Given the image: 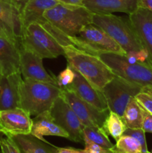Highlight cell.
Returning a JSON list of instances; mask_svg holds the SVG:
<instances>
[{
    "mask_svg": "<svg viewBox=\"0 0 152 153\" xmlns=\"http://www.w3.org/2000/svg\"><path fill=\"white\" fill-rule=\"evenodd\" d=\"M68 65L80 73L96 89L104 87L114 78L110 69L96 55L80 50L73 45L63 46Z\"/></svg>",
    "mask_w": 152,
    "mask_h": 153,
    "instance_id": "1",
    "label": "cell"
},
{
    "mask_svg": "<svg viewBox=\"0 0 152 153\" xmlns=\"http://www.w3.org/2000/svg\"><path fill=\"white\" fill-rule=\"evenodd\" d=\"M61 94V89L57 85L30 79H23L20 85L19 108L31 116H37L50 110Z\"/></svg>",
    "mask_w": 152,
    "mask_h": 153,
    "instance_id": "2",
    "label": "cell"
},
{
    "mask_svg": "<svg viewBox=\"0 0 152 153\" xmlns=\"http://www.w3.org/2000/svg\"><path fill=\"white\" fill-rule=\"evenodd\" d=\"M92 15L84 6H68L58 4L46 10L43 16L67 37L77 35L85 25L92 22Z\"/></svg>",
    "mask_w": 152,
    "mask_h": 153,
    "instance_id": "3",
    "label": "cell"
},
{
    "mask_svg": "<svg viewBox=\"0 0 152 153\" xmlns=\"http://www.w3.org/2000/svg\"><path fill=\"white\" fill-rule=\"evenodd\" d=\"M72 44L83 52L98 56L101 53H116L125 55L126 52L102 28L94 23L82 28L78 34L69 37Z\"/></svg>",
    "mask_w": 152,
    "mask_h": 153,
    "instance_id": "4",
    "label": "cell"
},
{
    "mask_svg": "<svg viewBox=\"0 0 152 153\" xmlns=\"http://www.w3.org/2000/svg\"><path fill=\"white\" fill-rule=\"evenodd\" d=\"M92 23L102 28L125 52L143 49L129 19L110 14H93Z\"/></svg>",
    "mask_w": 152,
    "mask_h": 153,
    "instance_id": "5",
    "label": "cell"
},
{
    "mask_svg": "<svg viewBox=\"0 0 152 153\" xmlns=\"http://www.w3.org/2000/svg\"><path fill=\"white\" fill-rule=\"evenodd\" d=\"M98 58L119 76L142 88L152 87V66L148 63H130L125 55L116 53H101Z\"/></svg>",
    "mask_w": 152,
    "mask_h": 153,
    "instance_id": "6",
    "label": "cell"
},
{
    "mask_svg": "<svg viewBox=\"0 0 152 153\" xmlns=\"http://www.w3.org/2000/svg\"><path fill=\"white\" fill-rule=\"evenodd\" d=\"M43 58H55L64 55L63 47L41 25L31 23L25 27L20 44Z\"/></svg>",
    "mask_w": 152,
    "mask_h": 153,
    "instance_id": "7",
    "label": "cell"
},
{
    "mask_svg": "<svg viewBox=\"0 0 152 153\" xmlns=\"http://www.w3.org/2000/svg\"><path fill=\"white\" fill-rule=\"evenodd\" d=\"M139 85L115 76L102 89L103 95L110 111L122 117L125 108L133 98L142 91Z\"/></svg>",
    "mask_w": 152,
    "mask_h": 153,
    "instance_id": "8",
    "label": "cell"
},
{
    "mask_svg": "<svg viewBox=\"0 0 152 153\" xmlns=\"http://www.w3.org/2000/svg\"><path fill=\"white\" fill-rule=\"evenodd\" d=\"M55 122L69 134V140L81 143L83 138V125L69 105L60 96L49 110Z\"/></svg>",
    "mask_w": 152,
    "mask_h": 153,
    "instance_id": "9",
    "label": "cell"
},
{
    "mask_svg": "<svg viewBox=\"0 0 152 153\" xmlns=\"http://www.w3.org/2000/svg\"><path fill=\"white\" fill-rule=\"evenodd\" d=\"M61 97L69 105L84 126L103 128L110 110L101 111L77 97L69 89L61 90Z\"/></svg>",
    "mask_w": 152,
    "mask_h": 153,
    "instance_id": "10",
    "label": "cell"
},
{
    "mask_svg": "<svg viewBox=\"0 0 152 153\" xmlns=\"http://www.w3.org/2000/svg\"><path fill=\"white\" fill-rule=\"evenodd\" d=\"M32 119L22 108L0 111V133L7 137L31 134Z\"/></svg>",
    "mask_w": 152,
    "mask_h": 153,
    "instance_id": "11",
    "label": "cell"
},
{
    "mask_svg": "<svg viewBox=\"0 0 152 153\" xmlns=\"http://www.w3.org/2000/svg\"><path fill=\"white\" fill-rule=\"evenodd\" d=\"M20 72L23 79H33L58 86L56 77L49 74L43 65V58L29 49L19 46Z\"/></svg>",
    "mask_w": 152,
    "mask_h": 153,
    "instance_id": "12",
    "label": "cell"
},
{
    "mask_svg": "<svg viewBox=\"0 0 152 153\" xmlns=\"http://www.w3.org/2000/svg\"><path fill=\"white\" fill-rule=\"evenodd\" d=\"M128 16L142 46L148 54L149 61L152 66V12L145 7H138Z\"/></svg>",
    "mask_w": 152,
    "mask_h": 153,
    "instance_id": "13",
    "label": "cell"
},
{
    "mask_svg": "<svg viewBox=\"0 0 152 153\" xmlns=\"http://www.w3.org/2000/svg\"><path fill=\"white\" fill-rule=\"evenodd\" d=\"M21 72L0 77V111L19 107Z\"/></svg>",
    "mask_w": 152,
    "mask_h": 153,
    "instance_id": "14",
    "label": "cell"
},
{
    "mask_svg": "<svg viewBox=\"0 0 152 153\" xmlns=\"http://www.w3.org/2000/svg\"><path fill=\"white\" fill-rule=\"evenodd\" d=\"M74 71L75 75L74 81L65 89L73 91L81 100H84L99 110H109L102 91L96 89L80 73L75 70Z\"/></svg>",
    "mask_w": 152,
    "mask_h": 153,
    "instance_id": "15",
    "label": "cell"
},
{
    "mask_svg": "<svg viewBox=\"0 0 152 153\" xmlns=\"http://www.w3.org/2000/svg\"><path fill=\"white\" fill-rule=\"evenodd\" d=\"M83 5L93 14L122 12L129 15L139 7L138 0H83Z\"/></svg>",
    "mask_w": 152,
    "mask_h": 153,
    "instance_id": "16",
    "label": "cell"
},
{
    "mask_svg": "<svg viewBox=\"0 0 152 153\" xmlns=\"http://www.w3.org/2000/svg\"><path fill=\"white\" fill-rule=\"evenodd\" d=\"M31 134L44 143L52 145L43 138L44 136H58L69 139V134L54 120L49 111L43 112L32 119Z\"/></svg>",
    "mask_w": 152,
    "mask_h": 153,
    "instance_id": "17",
    "label": "cell"
},
{
    "mask_svg": "<svg viewBox=\"0 0 152 153\" xmlns=\"http://www.w3.org/2000/svg\"><path fill=\"white\" fill-rule=\"evenodd\" d=\"M60 4L57 0H29L21 9L23 30L31 23H37L42 26L48 22L43 16L46 10Z\"/></svg>",
    "mask_w": 152,
    "mask_h": 153,
    "instance_id": "18",
    "label": "cell"
},
{
    "mask_svg": "<svg viewBox=\"0 0 152 153\" xmlns=\"http://www.w3.org/2000/svg\"><path fill=\"white\" fill-rule=\"evenodd\" d=\"M20 71L19 45L0 37V72L8 76Z\"/></svg>",
    "mask_w": 152,
    "mask_h": 153,
    "instance_id": "19",
    "label": "cell"
},
{
    "mask_svg": "<svg viewBox=\"0 0 152 153\" xmlns=\"http://www.w3.org/2000/svg\"><path fill=\"white\" fill-rule=\"evenodd\" d=\"M0 19L7 23L20 40L23 34L21 7L14 0H0Z\"/></svg>",
    "mask_w": 152,
    "mask_h": 153,
    "instance_id": "20",
    "label": "cell"
},
{
    "mask_svg": "<svg viewBox=\"0 0 152 153\" xmlns=\"http://www.w3.org/2000/svg\"><path fill=\"white\" fill-rule=\"evenodd\" d=\"M10 137L14 140L22 153H57L56 147L54 149L46 146V143L31 134H19Z\"/></svg>",
    "mask_w": 152,
    "mask_h": 153,
    "instance_id": "21",
    "label": "cell"
},
{
    "mask_svg": "<svg viewBox=\"0 0 152 153\" xmlns=\"http://www.w3.org/2000/svg\"><path fill=\"white\" fill-rule=\"evenodd\" d=\"M122 119L126 128H142V106L133 98L125 108Z\"/></svg>",
    "mask_w": 152,
    "mask_h": 153,
    "instance_id": "22",
    "label": "cell"
},
{
    "mask_svg": "<svg viewBox=\"0 0 152 153\" xmlns=\"http://www.w3.org/2000/svg\"><path fill=\"white\" fill-rule=\"evenodd\" d=\"M83 138L84 141H91L107 149H111L113 144L110 142L108 134L103 128L95 126H83Z\"/></svg>",
    "mask_w": 152,
    "mask_h": 153,
    "instance_id": "23",
    "label": "cell"
},
{
    "mask_svg": "<svg viewBox=\"0 0 152 153\" xmlns=\"http://www.w3.org/2000/svg\"><path fill=\"white\" fill-rule=\"evenodd\" d=\"M103 128L108 135L111 136L116 141L123 135L126 127L122 120V117L110 111L108 116L104 123Z\"/></svg>",
    "mask_w": 152,
    "mask_h": 153,
    "instance_id": "24",
    "label": "cell"
},
{
    "mask_svg": "<svg viewBox=\"0 0 152 153\" xmlns=\"http://www.w3.org/2000/svg\"><path fill=\"white\" fill-rule=\"evenodd\" d=\"M112 153H145L139 142L129 135H123L113 145Z\"/></svg>",
    "mask_w": 152,
    "mask_h": 153,
    "instance_id": "25",
    "label": "cell"
},
{
    "mask_svg": "<svg viewBox=\"0 0 152 153\" xmlns=\"http://www.w3.org/2000/svg\"><path fill=\"white\" fill-rule=\"evenodd\" d=\"M135 99L145 110L152 114V87L142 88Z\"/></svg>",
    "mask_w": 152,
    "mask_h": 153,
    "instance_id": "26",
    "label": "cell"
},
{
    "mask_svg": "<svg viewBox=\"0 0 152 153\" xmlns=\"http://www.w3.org/2000/svg\"><path fill=\"white\" fill-rule=\"evenodd\" d=\"M75 77V75L74 70L70 66L67 65V67L56 77L58 86L61 90L65 89L72 83Z\"/></svg>",
    "mask_w": 152,
    "mask_h": 153,
    "instance_id": "27",
    "label": "cell"
},
{
    "mask_svg": "<svg viewBox=\"0 0 152 153\" xmlns=\"http://www.w3.org/2000/svg\"><path fill=\"white\" fill-rule=\"evenodd\" d=\"M145 134V132L143 131L142 128H126L123 134L131 136V137L137 139L141 144L143 152L145 153H149Z\"/></svg>",
    "mask_w": 152,
    "mask_h": 153,
    "instance_id": "28",
    "label": "cell"
},
{
    "mask_svg": "<svg viewBox=\"0 0 152 153\" xmlns=\"http://www.w3.org/2000/svg\"><path fill=\"white\" fill-rule=\"evenodd\" d=\"M1 153H22L14 140L10 137H0Z\"/></svg>",
    "mask_w": 152,
    "mask_h": 153,
    "instance_id": "29",
    "label": "cell"
},
{
    "mask_svg": "<svg viewBox=\"0 0 152 153\" xmlns=\"http://www.w3.org/2000/svg\"><path fill=\"white\" fill-rule=\"evenodd\" d=\"M0 37L10 40L18 45L20 44V40L16 37L14 31L1 19H0Z\"/></svg>",
    "mask_w": 152,
    "mask_h": 153,
    "instance_id": "30",
    "label": "cell"
},
{
    "mask_svg": "<svg viewBox=\"0 0 152 153\" xmlns=\"http://www.w3.org/2000/svg\"><path fill=\"white\" fill-rule=\"evenodd\" d=\"M84 144L85 148L83 151L85 153H112L110 149H105L91 141H84Z\"/></svg>",
    "mask_w": 152,
    "mask_h": 153,
    "instance_id": "31",
    "label": "cell"
},
{
    "mask_svg": "<svg viewBox=\"0 0 152 153\" xmlns=\"http://www.w3.org/2000/svg\"><path fill=\"white\" fill-rule=\"evenodd\" d=\"M142 128L145 132L152 133V114L142 107Z\"/></svg>",
    "mask_w": 152,
    "mask_h": 153,
    "instance_id": "32",
    "label": "cell"
},
{
    "mask_svg": "<svg viewBox=\"0 0 152 153\" xmlns=\"http://www.w3.org/2000/svg\"><path fill=\"white\" fill-rule=\"evenodd\" d=\"M60 4H65L68 6H83V0H57Z\"/></svg>",
    "mask_w": 152,
    "mask_h": 153,
    "instance_id": "33",
    "label": "cell"
},
{
    "mask_svg": "<svg viewBox=\"0 0 152 153\" xmlns=\"http://www.w3.org/2000/svg\"><path fill=\"white\" fill-rule=\"evenodd\" d=\"M57 153H85L83 149H77L74 148H58L56 147Z\"/></svg>",
    "mask_w": 152,
    "mask_h": 153,
    "instance_id": "34",
    "label": "cell"
},
{
    "mask_svg": "<svg viewBox=\"0 0 152 153\" xmlns=\"http://www.w3.org/2000/svg\"><path fill=\"white\" fill-rule=\"evenodd\" d=\"M139 7L147 8L152 12V0H138Z\"/></svg>",
    "mask_w": 152,
    "mask_h": 153,
    "instance_id": "35",
    "label": "cell"
},
{
    "mask_svg": "<svg viewBox=\"0 0 152 153\" xmlns=\"http://www.w3.org/2000/svg\"><path fill=\"white\" fill-rule=\"evenodd\" d=\"M14 1H16V2L19 4V6L21 7V9H22V7H23L24 4H25L27 1H29V0H14Z\"/></svg>",
    "mask_w": 152,
    "mask_h": 153,
    "instance_id": "36",
    "label": "cell"
},
{
    "mask_svg": "<svg viewBox=\"0 0 152 153\" xmlns=\"http://www.w3.org/2000/svg\"><path fill=\"white\" fill-rule=\"evenodd\" d=\"M2 76V75H1V72H0V77H1V76Z\"/></svg>",
    "mask_w": 152,
    "mask_h": 153,
    "instance_id": "37",
    "label": "cell"
},
{
    "mask_svg": "<svg viewBox=\"0 0 152 153\" xmlns=\"http://www.w3.org/2000/svg\"><path fill=\"white\" fill-rule=\"evenodd\" d=\"M149 153H152V152H149Z\"/></svg>",
    "mask_w": 152,
    "mask_h": 153,
    "instance_id": "38",
    "label": "cell"
}]
</instances>
